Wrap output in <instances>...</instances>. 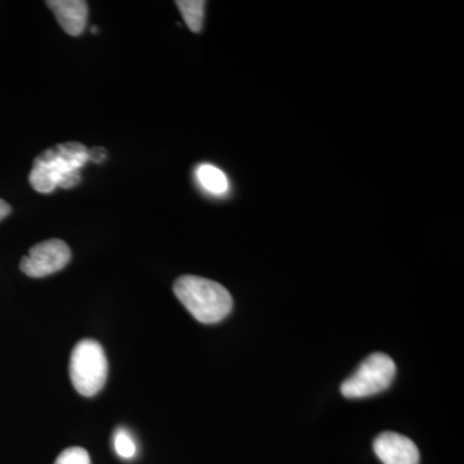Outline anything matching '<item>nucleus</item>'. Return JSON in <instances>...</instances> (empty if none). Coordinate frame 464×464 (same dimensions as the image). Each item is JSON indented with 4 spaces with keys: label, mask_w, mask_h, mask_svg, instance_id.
<instances>
[{
    "label": "nucleus",
    "mask_w": 464,
    "mask_h": 464,
    "mask_svg": "<svg viewBox=\"0 0 464 464\" xmlns=\"http://www.w3.org/2000/svg\"><path fill=\"white\" fill-rule=\"evenodd\" d=\"M174 295L198 322L217 324L234 307L230 292L221 284L195 275H183L174 282Z\"/></svg>",
    "instance_id": "1"
},
{
    "label": "nucleus",
    "mask_w": 464,
    "mask_h": 464,
    "mask_svg": "<svg viewBox=\"0 0 464 464\" xmlns=\"http://www.w3.org/2000/svg\"><path fill=\"white\" fill-rule=\"evenodd\" d=\"M108 373V357L99 342H79L70 359V380L74 389L85 398L96 396L105 386Z\"/></svg>",
    "instance_id": "2"
},
{
    "label": "nucleus",
    "mask_w": 464,
    "mask_h": 464,
    "mask_svg": "<svg viewBox=\"0 0 464 464\" xmlns=\"http://www.w3.org/2000/svg\"><path fill=\"white\" fill-rule=\"evenodd\" d=\"M396 375V365L389 355L373 353L366 357L355 373L344 380L341 393L347 399H364L383 392Z\"/></svg>",
    "instance_id": "3"
},
{
    "label": "nucleus",
    "mask_w": 464,
    "mask_h": 464,
    "mask_svg": "<svg viewBox=\"0 0 464 464\" xmlns=\"http://www.w3.org/2000/svg\"><path fill=\"white\" fill-rule=\"evenodd\" d=\"M90 149L83 143H60L48 150L34 160L33 166L45 168L53 177L57 188H72L81 183V169L90 160Z\"/></svg>",
    "instance_id": "4"
},
{
    "label": "nucleus",
    "mask_w": 464,
    "mask_h": 464,
    "mask_svg": "<svg viewBox=\"0 0 464 464\" xmlns=\"http://www.w3.org/2000/svg\"><path fill=\"white\" fill-rule=\"evenodd\" d=\"M72 259V250L65 241L51 239L36 244L21 259L20 268L27 276L41 279L65 268Z\"/></svg>",
    "instance_id": "5"
},
{
    "label": "nucleus",
    "mask_w": 464,
    "mask_h": 464,
    "mask_svg": "<svg viewBox=\"0 0 464 464\" xmlns=\"http://www.w3.org/2000/svg\"><path fill=\"white\" fill-rule=\"evenodd\" d=\"M374 453L383 464H420V450L406 436L383 432L374 440Z\"/></svg>",
    "instance_id": "6"
},
{
    "label": "nucleus",
    "mask_w": 464,
    "mask_h": 464,
    "mask_svg": "<svg viewBox=\"0 0 464 464\" xmlns=\"http://www.w3.org/2000/svg\"><path fill=\"white\" fill-rule=\"evenodd\" d=\"M48 7L63 27L72 36L83 34L88 20V5L83 0H50Z\"/></svg>",
    "instance_id": "7"
},
{
    "label": "nucleus",
    "mask_w": 464,
    "mask_h": 464,
    "mask_svg": "<svg viewBox=\"0 0 464 464\" xmlns=\"http://www.w3.org/2000/svg\"><path fill=\"white\" fill-rule=\"evenodd\" d=\"M198 181L201 188L212 195H224L228 191L226 174L212 164H201L197 169Z\"/></svg>",
    "instance_id": "8"
},
{
    "label": "nucleus",
    "mask_w": 464,
    "mask_h": 464,
    "mask_svg": "<svg viewBox=\"0 0 464 464\" xmlns=\"http://www.w3.org/2000/svg\"><path fill=\"white\" fill-rule=\"evenodd\" d=\"M176 5L181 11L183 20L188 29L194 33H200L203 29L206 2L203 0H179V2H176Z\"/></svg>",
    "instance_id": "9"
},
{
    "label": "nucleus",
    "mask_w": 464,
    "mask_h": 464,
    "mask_svg": "<svg viewBox=\"0 0 464 464\" xmlns=\"http://www.w3.org/2000/svg\"><path fill=\"white\" fill-rule=\"evenodd\" d=\"M114 449L121 459H133L137 456L136 441L130 431L125 429H118L114 433Z\"/></svg>",
    "instance_id": "10"
},
{
    "label": "nucleus",
    "mask_w": 464,
    "mask_h": 464,
    "mask_svg": "<svg viewBox=\"0 0 464 464\" xmlns=\"http://www.w3.org/2000/svg\"><path fill=\"white\" fill-rule=\"evenodd\" d=\"M54 464H91V458L83 448H69L58 456Z\"/></svg>",
    "instance_id": "11"
},
{
    "label": "nucleus",
    "mask_w": 464,
    "mask_h": 464,
    "mask_svg": "<svg viewBox=\"0 0 464 464\" xmlns=\"http://www.w3.org/2000/svg\"><path fill=\"white\" fill-rule=\"evenodd\" d=\"M88 155H90V160L94 161V163H102L105 160L106 157H108V152H106L105 149L102 148H94L88 151Z\"/></svg>",
    "instance_id": "12"
},
{
    "label": "nucleus",
    "mask_w": 464,
    "mask_h": 464,
    "mask_svg": "<svg viewBox=\"0 0 464 464\" xmlns=\"http://www.w3.org/2000/svg\"><path fill=\"white\" fill-rule=\"evenodd\" d=\"M11 210L12 208L11 206H9L7 201L0 199V221H2V219H5V217H7L9 213H11Z\"/></svg>",
    "instance_id": "13"
}]
</instances>
